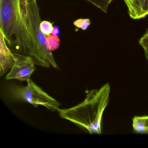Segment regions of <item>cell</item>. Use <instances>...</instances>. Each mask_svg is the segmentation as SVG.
Masks as SVG:
<instances>
[{"label":"cell","instance_id":"277c9868","mask_svg":"<svg viewBox=\"0 0 148 148\" xmlns=\"http://www.w3.org/2000/svg\"><path fill=\"white\" fill-rule=\"evenodd\" d=\"M8 90L14 99L29 103L34 107L42 106L49 110L55 112L58 111L60 106L59 102L45 92L32 79L27 82L26 86H10Z\"/></svg>","mask_w":148,"mask_h":148},{"label":"cell","instance_id":"7c38bea8","mask_svg":"<svg viewBox=\"0 0 148 148\" xmlns=\"http://www.w3.org/2000/svg\"><path fill=\"white\" fill-rule=\"evenodd\" d=\"M89 19H79L73 22V25L76 27L83 30H86L90 25Z\"/></svg>","mask_w":148,"mask_h":148},{"label":"cell","instance_id":"30bf717a","mask_svg":"<svg viewBox=\"0 0 148 148\" xmlns=\"http://www.w3.org/2000/svg\"><path fill=\"white\" fill-rule=\"evenodd\" d=\"M90 2L101 11L107 12V9L113 0H86Z\"/></svg>","mask_w":148,"mask_h":148},{"label":"cell","instance_id":"3957f363","mask_svg":"<svg viewBox=\"0 0 148 148\" xmlns=\"http://www.w3.org/2000/svg\"><path fill=\"white\" fill-rule=\"evenodd\" d=\"M0 31L8 45H12L14 38L17 50L29 55L31 38L21 14L20 0H0Z\"/></svg>","mask_w":148,"mask_h":148},{"label":"cell","instance_id":"6da1fadb","mask_svg":"<svg viewBox=\"0 0 148 148\" xmlns=\"http://www.w3.org/2000/svg\"><path fill=\"white\" fill-rule=\"evenodd\" d=\"M110 92V86L108 83L99 90L89 91L82 103L68 109L59 108V116L90 134H101L102 116L109 104Z\"/></svg>","mask_w":148,"mask_h":148},{"label":"cell","instance_id":"52a82bcc","mask_svg":"<svg viewBox=\"0 0 148 148\" xmlns=\"http://www.w3.org/2000/svg\"><path fill=\"white\" fill-rule=\"evenodd\" d=\"M131 18L139 19L148 15V0H123Z\"/></svg>","mask_w":148,"mask_h":148},{"label":"cell","instance_id":"4fadbf2b","mask_svg":"<svg viewBox=\"0 0 148 148\" xmlns=\"http://www.w3.org/2000/svg\"><path fill=\"white\" fill-rule=\"evenodd\" d=\"M139 43L144 49L148 48V32L141 38Z\"/></svg>","mask_w":148,"mask_h":148},{"label":"cell","instance_id":"9c48e42d","mask_svg":"<svg viewBox=\"0 0 148 148\" xmlns=\"http://www.w3.org/2000/svg\"><path fill=\"white\" fill-rule=\"evenodd\" d=\"M47 46L50 51H55L59 48L60 46V40L58 36L48 35L46 37Z\"/></svg>","mask_w":148,"mask_h":148},{"label":"cell","instance_id":"ba28073f","mask_svg":"<svg viewBox=\"0 0 148 148\" xmlns=\"http://www.w3.org/2000/svg\"><path fill=\"white\" fill-rule=\"evenodd\" d=\"M132 127L136 133L148 134V116L134 117Z\"/></svg>","mask_w":148,"mask_h":148},{"label":"cell","instance_id":"9a60e30c","mask_svg":"<svg viewBox=\"0 0 148 148\" xmlns=\"http://www.w3.org/2000/svg\"><path fill=\"white\" fill-rule=\"evenodd\" d=\"M145 51V55L148 62V48L144 49Z\"/></svg>","mask_w":148,"mask_h":148},{"label":"cell","instance_id":"8fae6325","mask_svg":"<svg viewBox=\"0 0 148 148\" xmlns=\"http://www.w3.org/2000/svg\"><path fill=\"white\" fill-rule=\"evenodd\" d=\"M53 27L52 24L49 21H41L40 24V28L42 33L45 36H48L51 34Z\"/></svg>","mask_w":148,"mask_h":148},{"label":"cell","instance_id":"5bb4252c","mask_svg":"<svg viewBox=\"0 0 148 148\" xmlns=\"http://www.w3.org/2000/svg\"><path fill=\"white\" fill-rule=\"evenodd\" d=\"M60 34V28L58 26H56L53 27L51 34L58 36V35H59Z\"/></svg>","mask_w":148,"mask_h":148},{"label":"cell","instance_id":"5b68a950","mask_svg":"<svg viewBox=\"0 0 148 148\" xmlns=\"http://www.w3.org/2000/svg\"><path fill=\"white\" fill-rule=\"evenodd\" d=\"M14 63L6 77L7 80L17 79L22 81L30 80V77L35 71V63L29 55L13 52Z\"/></svg>","mask_w":148,"mask_h":148},{"label":"cell","instance_id":"8992f818","mask_svg":"<svg viewBox=\"0 0 148 148\" xmlns=\"http://www.w3.org/2000/svg\"><path fill=\"white\" fill-rule=\"evenodd\" d=\"M14 63L13 52L7 45L3 33L0 31V75L3 76L12 68Z\"/></svg>","mask_w":148,"mask_h":148},{"label":"cell","instance_id":"7a4b0ae2","mask_svg":"<svg viewBox=\"0 0 148 148\" xmlns=\"http://www.w3.org/2000/svg\"><path fill=\"white\" fill-rule=\"evenodd\" d=\"M22 17L28 29L31 40V56L35 65L59 69L51 51L47 46L46 37L40 28L41 23L36 0H20Z\"/></svg>","mask_w":148,"mask_h":148}]
</instances>
